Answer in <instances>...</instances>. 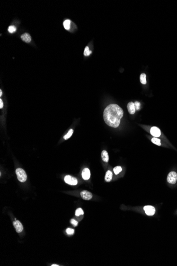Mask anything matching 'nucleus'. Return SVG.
Segmentation results:
<instances>
[{
	"mask_svg": "<svg viewBox=\"0 0 177 266\" xmlns=\"http://www.w3.org/2000/svg\"><path fill=\"white\" fill-rule=\"evenodd\" d=\"M66 233L69 235H72L74 233V230L72 228H70L66 229Z\"/></svg>",
	"mask_w": 177,
	"mask_h": 266,
	"instance_id": "obj_22",
	"label": "nucleus"
},
{
	"mask_svg": "<svg viewBox=\"0 0 177 266\" xmlns=\"http://www.w3.org/2000/svg\"><path fill=\"white\" fill-rule=\"evenodd\" d=\"M144 210L147 216H153L155 212V209L152 206H146L144 207Z\"/></svg>",
	"mask_w": 177,
	"mask_h": 266,
	"instance_id": "obj_5",
	"label": "nucleus"
},
{
	"mask_svg": "<svg viewBox=\"0 0 177 266\" xmlns=\"http://www.w3.org/2000/svg\"><path fill=\"white\" fill-rule=\"evenodd\" d=\"M83 214H84V212H83V210L80 208L77 209V210L75 211V215L76 216H79V215H83Z\"/></svg>",
	"mask_w": 177,
	"mask_h": 266,
	"instance_id": "obj_20",
	"label": "nucleus"
},
{
	"mask_svg": "<svg viewBox=\"0 0 177 266\" xmlns=\"http://www.w3.org/2000/svg\"><path fill=\"white\" fill-rule=\"evenodd\" d=\"M81 196L82 197V198L84 200H89L90 199H91L92 198V194L88 191H86V190H84V191H82L81 193Z\"/></svg>",
	"mask_w": 177,
	"mask_h": 266,
	"instance_id": "obj_6",
	"label": "nucleus"
},
{
	"mask_svg": "<svg viewBox=\"0 0 177 266\" xmlns=\"http://www.w3.org/2000/svg\"><path fill=\"white\" fill-rule=\"evenodd\" d=\"M21 38L23 41L27 43H29L31 40L30 35L28 33H24L22 34L21 36Z\"/></svg>",
	"mask_w": 177,
	"mask_h": 266,
	"instance_id": "obj_11",
	"label": "nucleus"
},
{
	"mask_svg": "<svg viewBox=\"0 0 177 266\" xmlns=\"http://www.w3.org/2000/svg\"><path fill=\"white\" fill-rule=\"evenodd\" d=\"M127 109H128V112L130 114H134L136 111L134 103L131 102H129L127 105Z\"/></svg>",
	"mask_w": 177,
	"mask_h": 266,
	"instance_id": "obj_10",
	"label": "nucleus"
},
{
	"mask_svg": "<svg viewBox=\"0 0 177 266\" xmlns=\"http://www.w3.org/2000/svg\"><path fill=\"white\" fill-rule=\"evenodd\" d=\"M101 158L102 161L104 162L107 163L109 161V155L106 150H103L101 153Z\"/></svg>",
	"mask_w": 177,
	"mask_h": 266,
	"instance_id": "obj_12",
	"label": "nucleus"
},
{
	"mask_svg": "<svg viewBox=\"0 0 177 266\" xmlns=\"http://www.w3.org/2000/svg\"><path fill=\"white\" fill-rule=\"evenodd\" d=\"M112 177V172L110 171H108L107 172V173H106V174H105V178H104L105 181L106 182H110L111 180Z\"/></svg>",
	"mask_w": 177,
	"mask_h": 266,
	"instance_id": "obj_13",
	"label": "nucleus"
},
{
	"mask_svg": "<svg viewBox=\"0 0 177 266\" xmlns=\"http://www.w3.org/2000/svg\"><path fill=\"white\" fill-rule=\"evenodd\" d=\"M82 178L84 180H87L90 179V171L88 168H84L83 170L82 173Z\"/></svg>",
	"mask_w": 177,
	"mask_h": 266,
	"instance_id": "obj_9",
	"label": "nucleus"
},
{
	"mask_svg": "<svg viewBox=\"0 0 177 266\" xmlns=\"http://www.w3.org/2000/svg\"><path fill=\"white\" fill-rule=\"evenodd\" d=\"M70 21L69 20H68V19L65 20L64 21V22H63L64 27L67 30H68L69 29V28H70Z\"/></svg>",
	"mask_w": 177,
	"mask_h": 266,
	"instance_id": "obj_14",
	"label": "nucleus"
},
{
	"mask_svg": "<svg viewBox=\"0 0 177 266\" xmlns=\"http://www.w3.org/2000/svg\"><path fill=\"white\" fill-rule=\"evenodd\" d=\"M2 90H0V96H2Z\"/></svg>",
	"mask_w": 177,
	"mask_h": 266,
	"instance_id": "obj_26",
	"label": "nucleus"
},
{
	"mask_svg": "<svg viewBox=\"0 0 177 266\" xmlns=\"http://www.w3.org/2000/svg\"><path fill=\"white\" fill-rule=\"evenodd\" d=\"M13 226H14V227L16 230V232L17 233H20L23 230V226H22V224L21 223L20 221L19 220L14 221L13 222Z\"/></svg>",
	"mask_w": 177,
	"mask_h": 266,
	"instance_id": "obj_7",
	"label": "nucleus"
},
{
	"mask_svg": "<svg viewBox=\"0 0 177 266\" xmlns=\"http://www.w3.org/2000/svg\"><path fill=\"white\" fill-rule=\"evenodd\" d=\"M177 181V174L175 172H171L167 176V181L170 184H175Z\"/></svg>",
	"mask_w": 177,
	"mask_h": 266,
	"instance_id": "obj_3",
	"label": "nucleus"
},
{
	"mask_svg": "<svg viewBox=\"0 0 177 266\" xmlns=\"http://www.w3.org/2000/svg\"><path fill=\"white\" fill-rule=\"evenodd\" d=\"M58 265H58V264H52V265H51V266H58Z\"/></svg>",
	"mask_w": 177,
	"mask_h": 266,
	"instance_id": "obj_27",
	"label": "nucleus"
},
{
	"mask_svg": "<svg viewBox=\"0 0 177 266\" xmlns=\"http://www.w3.org/2000/svg\"><path fill=\"white\" fill-rule=\"evenodd\" d=\"M3 107V103L2 100L1 99H0V109H2Z\"/></svg>",
	"mask_w": 177,
	"mask_h": 266,
	"instance_id": "obj_25",
	"label": "nucleus"
},
{
	"mask_svg": "<svg viewBox=\"0 0 177 266\" xmlns=\"http://www.w3.org/2000/svg\"><path fill=\"white\" fill-rule=\"evenodd\" d=\"M121 171H122V168L120 166H116L113 168V172L116 175L118 174Z\"/></svg>",
	"mask_w": 177,
	"mask_h": 266,
	"instance_id": "obj_19",
	"label": "nucleus"
},
{
	"mask_svg": "<svg viewBox=\"0 0 177 266\" xmlns=\"http://www.w3.org/2000/svg\"><path fill=\"white\" fill-rule=\"evenodd\" d=\"M64 181L65 183L69 185H75L77 184V180L74 177L70 175H67L65 177Z\"/></svg>",
	"mask_w": 177,
	"mask_h": 266,
	"instance_id": "obj_4",
	"label": "nucleus"
},
{
	"mask_svg": "<svg viewBox=\"0 0 177 266\" xmlns=\"http://www.w3.org/2000/svg\"><path fill=\"white\" fill-rule=\"evenodd\" d=\"M73 129H70V130H69V131L68 132L67 134L66 135H65V136H64V139L65 140H67V139H69L70 137L72 136V135H73Z\"/></svg>",
	"mask_w": 177,
	"mask_h": 266,
	"instance_id": "obj_17",
	"label": "nucleus"
},
{
	"mask_svg": "<svg viewBox=\"0 0 177 266\" xmlns=\"http://www.w3.org/2000/svg\"><path fill=\"white\" fill-rule=\"evenodd\" d=\"M123 114V110L117 104H110L104 110L103 119L108 126L116 128L120 124Z\"/></svg>",
	"mask_w": 177,
	"mask_h": 266,
	"instance_id": "obj_1",
	"label": "nucleus"
},
{
	"mask_svg": "<svg viewBox=\"0 0 177 266\" xmlns=\"http://www.w3.org/2000/svg\"><path fill=\"white\" fill-rule=\"evenodd\" d=\"M140 82L143 84L145 85L146 84V74L145 73L141 74L140 76Z\"/></svg>",
	"mask_w": 177,
	"mask_h": 266,
	"instance_id": "obj_15",
	"label": "nucleus"
},
{
	"mask_svg": "<svg viewBox=\"0 0 177 266\" xmlns=\"http://www.w3.org/2000/svg\"><path fill=\"white\" fill-rule=\"evenodd\" d=\"M151 134L154 137L157 138L161 136V131L158 128L156 127H153L150 130Z\"/></svg>",
	"mask_w": 177,
	"mask_h": 266,
	"instance_id": "obj_8",
	"label": "nucleus"
},
{
	"mask_svg": "<svg viewBox=\"0 0 177 266\" xmlns=\"http://www.w3.org/2000/svg\"><path fill=\"white\" fill-rule=\"evenodd\" d=\"M134 104H135V107L136 110H138L140 107V103H139L138 102H135Z\"/></svg>",
	"mask_w": 177,
	"mask_h": 266,
	"instance_id": "obj_24",
	"label": "nucleus"
},
{
	"mask_svg": "<svg viewBox=\"0 0 177 266\" xmlns=\"http://www.w3.org/2000/svg\"><path fill=\"white\" fill-rule=\"evenodd\" d=\"M70 223H71V224H72L74 226H76L77 225V224H78V222H77V221L76 220H75V219H72L70 220Z\"/></svg>",
	"mask_w": 177,
	"mask_h": 266,
	"instance_id": "obj_23",
	"label": "nucleus"
},
{
	"mask_svg": "<svg viewBox=\"0 0 177 266\" xmlns=\"http://www.w3.org/2000/svg\"><path fill=\"white\" fill-rule=\"evenodd\" d=\"M92 53V52L89 50V48L88 46H86L84 51V55L85 56H89Z\"/></svg>",
	"mask_w": 177,
	"mask_h": 266,
	"instance_id": "obj_18",
	"label": "nucleus"
},
{
	"mask_svg": "<svg viewBox=\"0 0 177 266\" xmlns=\"http://www.w3.org/2000/svg\"><path fill=\"white\" fill-rule=\"evenodd\" d=\"M15 173L17 177V179L21 182H24L27 179V175L25 172L22 168H18L15 171Z\"/></svg>",
	"mask_w": 177,
	"mask_h": 266,
	"instance_id": "obj_2",
	"label": "nucleus"
},
{
	"mask_svg": "<svg viewBox=\"0 0 177 266\" xmlns=\"http://www.w3.org/2000/svg\"><path fill=\"white\" fill-rule=\"evenodd\" d=\"M151 141H152V142L153 144H155V145H156L157 146H160L161 145V140L160 139H158L155 138H155H153L152 139Z\"/></svg>",
	"mask_w": 177,
	"mask_h": 266,
	"instance_id": "obj_16",
	"label": "nucleus"
},
{
	"mask_svg": "<svg viewBox=\"0 0 177 266\" xmlns=\"http://www.w3.org/2000/svg\"><path fill=\"white\" fill-rule=\"evenodd\" d=\"M16 30V28L14 26H10L8 28V31L10 33H14V32H15Z\"/></svg>",
	"mask_w": 177,
	"mask_h": 266,
	"instance_id": "obj_21",
	"label": "nucleus"
}]
</instances>
